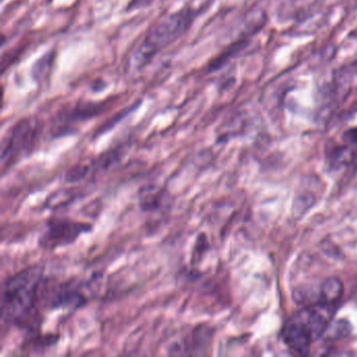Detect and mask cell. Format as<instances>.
I'll return each instance as SVG.
<instances>
[{
  "instance_id": "cell-1",
  "label": "cell",
  "mask_w": 357,
  "mask_h": 357,
  "mask_svg": "<svg viewBox=\"0 0 357 357\" xmlns=\"http://www.w3.org/2000/svg\"><path fill=\"white\" fill-rule=\"evenodd\" d=\"M45 279L43 267L32 265L3 282L1 288V319L3 324L35 328Z\"/></svg>"
},
{
  "instance_id": "cell-6",
  "label": "cell",
  "mask_w": 357,
  "mask_h": 357,
  "mask_svg": "<svg viewBox=\"0 0 357 357\" xmlns=\"http://www.w3.org/2000/svg\"><path fill=\"white\" fill-rule=\"evenodd\" d=\"M213 330L206 325L196 326L187 335L169 348L171 355H204L213 340Z\"/></svg>"
},
{
  "instance_id": "cell-3",
  "label": "cell",
  "mask_w": 357,
  "mask_h": 357,
  "mask_svg": "<svg viewBox=\"0 0 357 357\" xmlns=\"http://www.w3.org/2000/svg\"><path fill=\"white\" fill-rule=\"evenodd\" d=\"M40 123L35 118L22 119L16 123L1 145V168L3 171L30 153L38 139Z\"/></svg>"
},
{
  "instance_id": "cell-9",
  "label": "cell",
  "mask_w": 357,
  "mask_h": 357,
  "mask_svg": "<svg viewBox=\"0 0 357 357\" xmlns=\"http://www.w3.org/2000/svg\"><path fill=\"white\" fill-rule=\"evenodd\" d=\"M351 331H352V327L349 321L338 319L334 323L329 324L324 335L329 340H342L350 335Z\"/></svg>"
},
{
  "instance_id": "cell-4",
  "label": "cell",
  "mask_w": 357,
  "mask_h": 357,
  "mask_svg": "<svg viewBox=\"0 0 357 357\" xmlns=\"http://www.w3.org/2000/svg\"><path fill=\"white\" fill-rule=\"evenodd\" d=\"M91 225L70 219L53 218L47 221V229L40 238V246L55 250L74 243L81 235L89 233Z\"/></svg>"
},
{
  "instance_id": "cell-5",
  "label": "cell",
  "mask_w": 357,
  "mask_h": 357,
  "mask_svg": "<svg viewBox=\"0 0 357 357\" xmlns=\"http://www.w3.org/2000/svg\"><path fill=\"white\" fill-rule=\"evenodd\" d=\"M107 104L108 102H102V103L86 102V103L76 104L73 107L62 110L54 123L56 135L59 137L61 133L68 135V131L74 128V125L77 123L84 122L99 116L104 109H106Z\"/></svg>"
},
{
  "instance_id": "cell-7",
  "label": "cell",
  "mask_w": 357,
  "mask_h": 357,
  "mask_svg": "<svg viewBox=\"0 0 357 357\" xmlns=\"http://www.w3.org/2000/svg\"><path fill=\"white\" fill-rule=\"evenodd\" d=\"M283 336L291 350L304 356L308 355L312 340L298 314L287 321L283 329Z\"/></svg>"
},
{
  "instance_id": "cell-10",
  "label": "cell",
  "mask_w": 357,
  "mask_h": 357,
  "mask_svg": "<svg viewBox=\"0 0 357 357\" xmlns=\"http://www.w3.org/2000/svg\"><path fill=\"white\" fill-rule=\"evenodd\" d=\"M314 196L311 193H305L303 195L298 196L296 202H294L292 206V213L294 217H301L310 210L311 206L314 204Z\"/></svg>"
},
{
  "instance_id": "cell-2",
  "label": "cell",
  "mask_w": 357,
  "mask_h": 357,
  "mask_svg": "<svg viewBox=\"0 0 357 357\" xmlns=\"http://www.w3.org/2000/svg\"><path fill=\"white\" fill-rule=\"evenodd\" d=\"M194 18L195 13L190 8H183L160 18L133 53L130 61L133 70L145 68L162 50L178 40L191 28Z\"/></svg>"
},
{
  "instance_id": "cell-11",
  "label": "cell",
  "mask_w": 357,
  "mask_h": 357,
  "mask_svg": "<svg viewBox=\"0 0 357 357\" xmlns=\"http://www.w3.org/2000/svg\"><path fill=\"white\" fill-rule=\"evenodd\" d=\"M344 139L346 144L352 146L357 151V127L347 131L344 135Z\"/></svg>"
},
{
  "instance_id": "cell-8",
  "label": "cell",
  "mask_w": 357,
  "mask_h": 357,
  "mask_svg": "<svg viewBox=\"0 0 357 357\" xmlns=\"http://www.w3.org/2000/svg\"><path fill=\"white\" fill-rule=\"evenodd\" d=\"M344 292L342 282L337 278H329L324 281L321 288V303L333 305L342 298Z\"/></svg>"
}]
</instances>
